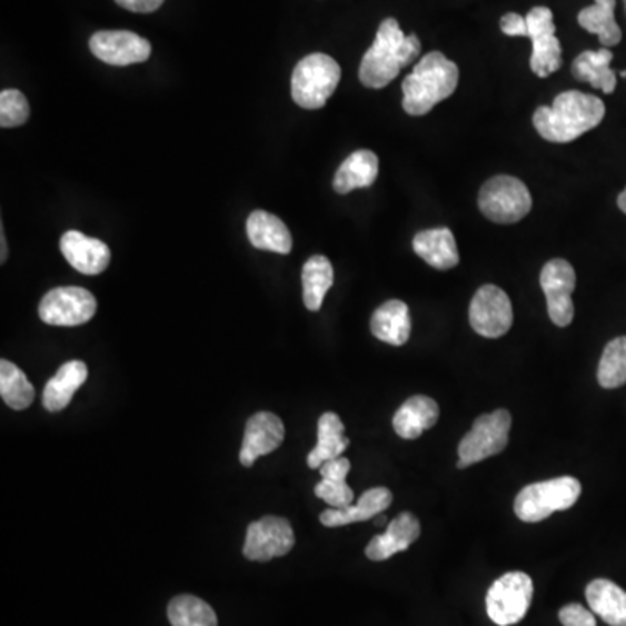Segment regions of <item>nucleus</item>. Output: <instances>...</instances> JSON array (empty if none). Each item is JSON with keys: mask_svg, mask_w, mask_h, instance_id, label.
Here are the masks:
<instances>
[{"mask_svg": "<svg viewBox=\"0 0 626 626\" xmlns=\"http://www.w3.org/2000/svg\"><path fill=\"white\" fill-rule=\"evenodd\" d=\"M606 116V105L594 95L566 91L555 98L552 107H539L533 125L543 140L570 143L579 136L597 128Z\"/></svg>", "mask_w": 626, "mask_h": 626, "instance_id": "obj_1", "label": "nucleus"}, {"mask_svg": "<svg viewBox=\"0 0 626 626\" xmlns=\"http://www.w3.org/2000/svg\"><path fill=\"white\" fill-rule=\"evenodd\" d=\"M421 52L418 36H406L396 18L379 24L375 42L360 61L359 79L366 88H387L400 70L411 64Z\"/></svg>", "mask_w": 626, "mask_h": 626, "instance_id": "obj_2", "label": "nucleus"}, {"mask_svg": "<svg viewBox=\"0 0 626 626\" xmlns=\"http://www.w3.org/2000/svg\"><path fill=\"white\" fill-rule=\"evenodd\" d=\"M459 70L455 61L447 60L443 52L425 54L416 64L411 76L403 82V108L409 116H427L435 105L447 100L458 88Z\"/></svg>", "mask_w": 626, "mask_h": 626, "instance_id": "obj_3", "label": "nucleus"}, {"mask_svg": "<svg viewBox=\"0 0 626 626\" xmlns=\"http://www.w3.org/2000/svg\"><path fill=\"white\" fill-rule=\"evenodd\" d=\"M341 80V68L335 58L314 52L296 64L291 79V95L305 110H319L335 95Z\"/></svg>", "mask_w": 626, "mask_h": 626, "instance_id": "obj_4", "label": "nucleus"}, {"mask_svg": "<svg viewBox=\"0 0 626 626\" xmlns=\"http://www.w3.org/2000/svg\"><path fill=\"white\" fill-rule=\"evenodd\" d=\"M582 496V484L575 477H557L529 484L517 495L514 503L515 515L523 523H541L555 511L567 510Z\"/></svg>", "mask_w": 626, "mask_h": 626, "instance_id": "obj_5", "label": "nucleus"}, {"mask_svg": "<svg viewBox=\"0 0 626 626\" xmlns=\"http://www.w3.org/2000/svg\"><path fill=\"white\" fill-rule=\"evenodd\" d=\"M530 208L529 188L514 176H495L480 188V212L495 223H517L529 215Z\"/></svg>", "mask_w": 626, "mask_h": 626, "instance_id": "obj_6", "label": "nucleus"}, {"mask_svg": "<svg viewBox=\"0 0 626 626\" xmlns=\"http://www.w3.org/2000/svg\"><path fill=\"white\" fill-rule=\"evenodd\" d=\"M510 428L511 416L507 409H496L475 419L474 427L459 443L458 468L471 467L499 455L507 447Z\"/></svg>", "mask_w": 626, "mask_h": 626, "instance_id": "obj_7", "label": "nucleus"}, {"mask_svg": "<svg viewBox=\"0 0 626 626\" xmlns=\"http://www.w3.org/2000/svg\"><path fill=\"white\" fill-rule=\"evenodd\" d=\"M535 585L526 573L514 570L493 583L487 592V616L499 626H511L524 619L533 603Z\"/></svg>", "mask_w": 626, "mask_h": 626, "instance_id": "obj_8", "label": "nucleus"}, {"mask_svg": "<svg viewBox=\"0 0 626 626\" xmlns=\"http://www.w3.org/2000/svg\"><path fill=\"white\" fill-rule=\"evenodd\" d=\"M295 547V530L291 523L276 515L249 524L244 557L255 563H268L276 557H284Z\"/></svg>", "mask_w": 626, "mask_h": 626, "instance_id": "obj_9", "label": "nucleus"}, {"mask_svg": "<svg viewBox=\"0 0 626 626\" xmlns=\"http://www.w3.org/2000/svg\"><path fill=\"white\" fill-rule=\"evenodd\" d=\"M97 298L85 288H57L39 305V317L49 326L73 328L89 322L97 314Z\"/></svg>", "mask_w": 626, "mask_h": 626, "instance_id": "obj_10", "label": "nucleus"}, {"mask_svg": "<svg viewBox=\"0 0 626 626\" xmlns=\"http://www.w3.org/2000/svg\"><path fill=\"white\" fill-rule=\"evenodd\" d=\"M526 21L533 42L530 70L545 79L563 67V46L555 37L554 12L545 6H538L530 9Z\"/></svg>", "mask_w": 626, "mask_h": 626, "instance_id": "obj_11", "label": "nucleus"}, {"mask_svg": "<svg viewBox=\"0 0 626 626\" xmlns=\"http://www.w3.org/2000/svg\"><path fill=\"white\" fill-rule=\"evenodd\" d=\"M470 324L477 335L484 338H501L514 324V308L510 298L493 284L475 292L470 305Z\"/></svg>", "mask_w": 626, "mask_h": 626, "instance_id": "obj_12", "label": "nucleus"}, {"mask_svg": "<svg viewBox=\"0 0 626 626\" xmlns=\"http://www.w3.org/2000/svg\"><path fill=\"white\" fill-rule=\"evenodd\" d=\"M543 292L547 296L548 317L559 328H567L575 319L573 292L576 288V271L566 260H552L543 267L539 276Z\"/></svg>", "mask_w": 626, "mask_h": 626, "instance_id": "obj_13", "label": "nucleus"}, {"mask_svg": "<svg viewBox=\"0 0 626 626\" xmlns=\"http://www.w3.org/2000/svg\"><path fill=\"white\" fill-rule=\"evenodd\" d=\"M89 49L98 60L112 67L143 63L152 54V46L129 30H101L89 39Z\"/></svg>", "mask_w": 626, "mask_h": 626, "instance_id": "obj_14", "label": "nucleus"}, {"mask_svg": "<svg viewBox=\"0 0 626 626\" xmlns=\"http://www.w3.org/2000/svg\"><path fill=\"white\" fill-rule=\"evenodd\" d=\"M286 437L282 419L271 413H256L249 418L240 447V465L249 468L261 456L277 451Z\"/></svg>", "mask_w": 626, "mask_h": 626, "instance_id": "obj_15", "label": "nucleus"}, {"mask_svg": "<svg viewBox=\"0 0 626 626\" xmlns=\"http://www.w3.org/2000/svg\"><path fill=\"white\" fill-rule=\"evenodd\" d=\"M60 249L64 260L85 276H100L107 270L112 258L107 244L77 230H68L61 236Z\"/></svg>", "mask_w": 626, "mask_h": 626, "instance_id": "obj_16", "label": "nucleus"}, {"mask_svg": "<svg viewBox=\"0 0 626 626\" xmlns=\"http://www.w3.org/2000/svg\"><path fill=\"white\" fill-rule=\"evenodd\" d=\"M421 535V524L415 515L400 514L388 524L387 533L375 536L366 548L367 559L381 563L388 560L399 552H406Z\"/></svg>", "mask_w": 626, "mask_h": 626, "instance_id": "obj_17", "label": "nucleus"}, {"mask_svg": "<svg viewBox=\"0 0 626 626\" xmlns=\"http://www.w3.org/2000/svg\"><path fill=\"white\" fill-rule=\"evenodd\" d=\"M394 501V495L387 487H372L360 496L357 505L347 508H331L320 514V523L326 527L348 526L375 519L376 515L387 510Z\"/></svg>", "mask_w": 626, "mask_h": 626, "instance_id": "obj_18", "label": "nucleus"}, {"mask_svg": "<svg viewBox=\"0 0 626 626\" xmlns=\"http://www.w3.org/2000/svg\"><path fill=\"white\" fill-rule=\"evenodd\" d=\"M413 249L437 270H451L459 264L458 246L449 228H431L416 233Z\"/></svg>", "mask_w": 626, "mask_h": 626, "instance_id": "obj_19", "label": "nucleus"}, {"mask_svg": "<svg viewBox=\"0 0 626 626\" xmlns=\"http://www.w3.org/2000/svg\"><path fill=\"white\" fill-rule=\"evenodd\" d=\"M439 421V404L431 397L407 399L394 416V430L406 440H415Z\"/></svg>", "mask_w": 626, "mask_h": 626, "instance_id": "obj_20", "label": "nucleus"}, {"mask_svg": "<svg viewBox=\"0 0 626 626\" xmlns=\"http://www.w3.org/2000/svg\"><path fill=\"white\" fill-rule=\"evenodd\" d=\"M371 332L384 344L403 347L411 336V314L400 299H390L376 308L371 317Z\"/></svg>", "mask_w": 626, "mask_h": 626, "instance_id": "obj_21", "label": "nucleus"}, {"mask_svg": "<svg viewBox=\"0 0 626 626\" xmlns=\"http://www.w3.org/2000/svg\"><path fill=\"white\" fill-rule=\"evenodd\" d=\"M249 242L256 249L289 255L292 249V237L289 228L280 218L267 211H255L248 218Z\"/></svg>", "mask_w": 626, "mask_h": 626, "instance_id": "obj_22", "label": "nucleus"}, {"mask_svg": "<svg viewBox=\"0 0 626 626\" xmlns=\"http://www.w3.org/2000/svg\"><path fill=\"white\" fill-rule=\"evenodd\" d=\"M88 375V366L82 360L63 364L46 385L42 396L46 409L51 413L63 411L76 396V391L86 384Z\"/></svg>", "mask_w": 626, "mask_h": 626, "instance_id": "obj_23", "label": "nucleus"}, {"mask_svg": "<svg viewBox=\"0 0 626 626\" xmlns=\"http://www.w3.org/2000/svg\"><path fill=\"white\" fill-rule=\"evenodd\" d=\"M378 172V156L371 150H357L344 160V165L339 166L332 187H335L336 192L347 196L357 188H367L375 185Z\"/></svg>", "mask_w": 626, "mask_h": 626, "instance_id": "obj_24", "label": "nucleus"}, {"mask_svg": "<svg viewBox=\"0 0 626 626\" xmlns=\"http://www.w3.org/2000/svg\"><path fill=\"white\" fill-rule=\"evenodd\" d=\"M350 440L345 437V425L336 413H324L317 425V446L308 455L310 468H320L324 463L344 456Z\"/></svg>", "mask_w": 626, "mask_h": 626, "instance_id": "obj_25", "label": "nucleus"}, {"mask_svg": "<svg viewBox=\"0 0 626 626\" xmlns=\"http://www.w3.org/2000/svg\"><path fill=\"white\" fill-rule=\"evenodd\" d=\"M587 603L607 625L626 626V592L616 583L594 579L587 587Z\"/></svg>", "mask_w": 626, "mask_h": 626, "instance_id": "obj_26", "label": "nucleus"}, {"mask_svg": "<svg viewBox=\"0 0 626 626\" xmlns=\"http://www.w3.org/2000/svg\"><path fill=\"white\" fill-rule=\"evenodd\" d=\"M350 467V459L345 456L324 463L319 468L322 480L316 486L317 498L328 503L331 508L350 507L354 501V491L347 484Z\"/></svg>", "mask_w": 626, "mask_h": 626, "instance_id": "obj_27", "label": "nucleus"}, {"mask_svg": "<svg viewBox=\"0 0 626 626\" xmlns=\"http://www.w3.org/2000/svg\"><path fill=\"white\" fill-rule=\"evenodd\" d=\"M613 52L604 48L600 51H585L573 61L570 72L579 82H588L592 88L610 95L616 89V73L610 68Z\"/></svg>", "mask_w": 626, "mask_h": 626, "instance_id": "obj_28", "label": "nucleus"}, {"mask_svg": "<svg viewBox=\"0 0 626 626\" xmlns=\"http://www.w3.org/2000/svg\"><path fill=\"white\" fill-rule=\"evenodd\" d=\"M616 0H595V4L579 11L578 23L590 33H597L604 48L622 42V29L615 18Z\"/></svg>", "mask_w": 626, "mask_h": 626, "instance_id": "obj_29", "label": "nucleus"}, {"mask_svg": "<svg viewBox=\"0 0 626 626\" xmlns=\"http://www.w3.org/2000/svg\"><path fill=\"white\" fill-rule=\"evenodd\" d=\"M301 282H304L305 307L310 311H319L324 298L335 282L331 261L326 256H311L301 271Z\"/></svg>", "mask_w": 626, "mask_h": 626, "instance_id": "obj_30", "label": "nucleus"}, {"mask_svg": "<svg viewBox=\"0 0 626 626\" xmlns=\"http://www.w3.org/2000/svg\"><path fill=\"white\" fill-rule=\"evenodd\" d=\"M0 396L14 411H23L36 399V388L24 372L6 359L0 360Z\"/></svg>", "mask_w": 626, "mask_h": 626, "instance_id": "obj_31", "label": "nucleus"}, {"mask_svg": "<svg viewBox=\"0 0 626 626\" xmlns=\"http://www.w3.org/2000/svg\"><path fill=\"white\" fill-rule=\"evenodd\" d=\"M168 618L172 626H218L212 607L193 595H178L172 598L168 607Z\"/></svg>", "mask_w": 626, "mask_h": 626, "instance_id": "obj_32", "label": "nucleus"}, {"mask_svg": "<svg viewBox=\"0 0 626 626\" xmlns=\"http://www.w3.org/2000/svg\"><path fill=\"white\" fill-rule=\"evenodd\" d=\"M597 379L606 390H615L626 384V336L606 345L598 362Z\"/></svg>", "mask_w": 626, "mask_h": 626, "instance_id": "obj_33", "label": "nucleus"}, {"mask_svg": "<svg viewBox=\"0 0 626 626\" xmlns=\"http://www.w3.org/2000/svg\"><path fill=\"white\" fill-rule=\"evenodd\" d=\"M30 117L29 100L17 89H4L0 92V126L2 128H18L23 126Z\"/></svg>", "mask_w": 626, "mask_h": 626, "instance_id": "obj_34", "label": "nucleus"}, {"mask_svg": "<svg viewBox=\"0 0 626 626\" xmlns=\"http://www.w3.org/2000/svg\"><path fill=\"white\" fill-rule=\"evenodd\" d=\"M560 623L564 626H597L594 613L582 604H567L560 609Z\"/></svg>", "mask_w": 626, "mask_h": 626, "instance_id": "obj_35", "label": "nucleus"}, {"mask_svg": "<svg viewBox=\"0 0 626 626\" xmlns=\"http://www.w3.org/2000/svg\"><path fill=\"white\" fill-rule=\"evenodd\" d=\"M499 27H501V32L505 36L510 37H529V30H527L526 18L520 17L517 12H508L499 21Z\"/></svg>", "mask_w": 626, "mask_h": 626, "instance_id": "obj_36", "label": "nucleus"}, {"mask_svg": "<svg viewBox=\"0 0 626 626\" xmlns=\"http://www.w3.org/2000/svg\"><path fill=\"white\" fill-rule=\"evenodd\" d=\"M120 8L128 9L131 12H153L165 4V0H116Z\"/></svg>", "mask_w": 626, "mask_h": 626, "instance_id": "obj_37", "label": "nucleus"}, {"mask_svg": "<svg viewBox=\"0 0 626 626\" xmlns=\"http://www.w3.org/2000/svg\"><path fill=\"white\" fill-rule=\"evenodd\" d=\"M0 240H2V256H0V261L4 264L6 258H8V246H6L4 228H2V231H0Z\"/></svg>", "mask_w": 626, "mask_h": 626, "instance_id": "obj_38", "label": "nucleus"}, {"mask_svg": "<svg viewBox=\"0 0 626 626\" xmlns=\"http://www.w3.org/2000/svg\"><path fill=\"white\" fill-rule=\"evenodd\" d=\"M618 208H619V211L625 212V215H626V188H625V190H623L622 193H619Z\"/></svg>", "mask_w": 626, "mask_h": 626, "instance_id": "obj_39", "label": "nucleus"}, {"mask_svg": "<svg viewBox=\"0 0 626 626\" xmlns=\"http://www.w3.org/2000/svg\"><path fill=\"white\" fill-rule=\"evenodd\" d=\"M625 8H626V0H625Z\"/></svg>", "mask_w": 626, "mask_h": 626, "instance_id": "obj_40", "label": "nucleus"}]
</instances>
